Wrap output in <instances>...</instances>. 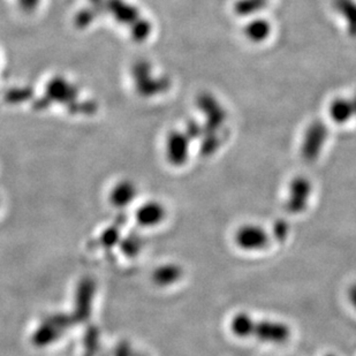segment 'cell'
Returning <instances> with one entry per match:
<instances>
[{"label": "cell", "instance_id": "obj_7", "mask_svg": "<svg viewBox=\"0 0 356 356\" xmlns=\"http://www.w3.org/2000/svg\"><path fill=\"white\" fill-rule=\"evenodd\" d=\"M184 278V268L178 263L168 262L159 264L152 273L154 285L159 289H168Z\"/></svg>", "mask_w": 356, "mask_h": 356}, {"label": "cell", "instance_id": "obj_12", "mask_svg": "<svg viewBox=\"0 0 356 356\" xmlns=\"http://www.w3.org/2000/svg\"><path fill=\"white\" fill-rule=\"evenodd\" d=\"M118 247L126 257H136L143 249V241L138 236H128L121 238Z\"/></svg>", "mask_w": 356, "mask_h": 356}, {"label": "cell", "instance_id": "obj_10", "mask_svg": "<svg viewBox=\"0 0 356 356\" xmlns=\"http://www.w3.org/2000/svg\"><path fill=\"white\" fill-rule=\"evenodd\" d=\"M254 325H255V319L249 316L248 314L238 313L233 317L229 327L234 336L245 339L252 336Z\"/></svg>", "mask_w": 356, "mask_h": 356}, {"label": "cell", "instance_id": "obj_6", "mask_svg": "<svg viewBox=\"0 0 356 356\" xmlns=\"http://www.w3.org/2000/svg\"><path fill=\"white\" fill-rule=\"evenodd\" d=\"M138 196V185L129 179H121L110 189L108 202L113 208L124 210L136 201Z\"/></svg>", "mask_w": 356, "mask_h": 356}, {"label": "cell", "instance_id": "obj_3", "mask_svg": "<svg viewBox=\"0 0 356 356\" xmlns=\"http://www.w3.org/2000/svg\"><path fill=\"white\" fill-rule=\"evenodd\" d=\"M313 193V185L306 178H296L291 182L289 196L286 198L285 209L292 215H298L306 210Z\"/></svg>", "mask_w": 356, "mask_h": 356}, {"label": "cell", "instance_id": "obj_18", "mask_svg": "<svg viewBox=\"0 0 356 356\" xmlns=\"http://www.w3.org/2000/svg\"><path fill=\"white\" fill-rule=\"evenodd\" d=\"M327 356H334V355H327Z\"/></svg>", "mask_w": 356, "mask_h": 356}, {"label": "cell", "instance_id": "obj_11", "mask_svg": "<svg viewBox=\"0 0 356 356\" xmlns=\"http://www.w3.org/2000/svg\"><path fill=\"white\" fill-rule=\"evenodd\" d=\"M94 293V282L90 280L81 282L78 293H76V310H78L76 313L80 314L82 316L83 315L87 316Z\"/></svg>", "mask_w": 356, "mask_h": 356}, {"label": "cell", "instance_id": "obj_15", "mask_svg": "<svg viewBox=\"0 0 356 356\" xmlns=\"http://www.w3.org/2000/svg\"><path fill=\"white\" fill-rule=\"evenodd\" d=\"M289 231V225L286 222H278L275 225V236H276V238H280V240H285Z\"/></svg>", "mask_w": 356, "mask_h": 356}, {"label": "cell", "instance_id": "obj_17", "mask_svg": "<svg viewBox=\"0 0 356 356\" xmlns=\"http://www.w3.org/2000/svg\"><path fill=\"white\" fill-rule=\"evenodd\" d=\"M348 299H350V305L354 307L356 310V285L352 286L348 291Z\"/></svg>", "mask_w": 356, "mask_h": 356}, {"label": "cell", "instance_id": "obj_1", "mask_svg": "<svg viewBox=\"0 0 356 356\" xmlns=\"http://www.w3.org/2000/svg\"><path fill=\"white\" fill-rule=\"evenodd\" d=\"M68 323V319L64 315H52L44 319L31 337L35 346H49L56 343L64 334Z\"/></svg>", "mask_w": 356, "mask_h": 356}, {"label": "cell", "instance_id": "obj_16", "mask_svg": "<svg viewBox=\"0 0 356 356\" xmlns=\"http://www.w3.org/2000/svg\"><path fill=\"white\" fill-rule=\"evenodd\" d=\"M119 350H117L115 356H131V347L129 345H121L118 347Z\"/></svg>", "mask_w": 356, "mask_h": 356}, {"label": "cell", "instance_id": "obj_19", "mask_svg": "<svg viewBox=\"0 0 356 356\" xmlns=\"http://www.w3.org/2000/svg\"><path fill=\"white\" fill-rule=\"evenodd\" d=\"M0 203H1V202H0Z\"/></svg>", "mask_w": 356, "mask_h": 356}, {"label": "cell", "instance_id": "obj_4", "mask_svg": "<svg viewBox=\"0 0 356 356\" xmlns=\"http://www.w3.org/2000/svg\"><path fill=\"white\" fill-rule=\"evenodd\" d=\"M234 241L238 248L248 252H256L266 248L269 243V236L261 226L245 224L236 229Z\"/></svg>", "mask_w": 356, "mask_h": 356}, {"label": "cell", "instance_id": "obj_13", "mask_svg": "<svg viewBox=\"0 0 356 356\" xmlns=\"http://www.w3.org/2000/svg\"><path fill=\"white\" fill-rule=\"evenodd\" d=\"M102 245L106 248H112L113 245H118L121 240L120 229L118 226L108 227L101 236Z\"/></svg>", "mask_w": 356, "mask_h": 356}, {"label": "cell", "instance_id": "obj_5", "mask_svg": "<svg viewBox=\"0 0 356 356\" xmlns=\"http://www.w3.org/2000/svg\"><path fill=\"white\" fill-rule=\"evenodd\" d=\"M292 332L285 323L276 321H259L255 322L252 336L259 341L269 343H284L289 339Z\"/></svg>", "mask_w": 356, "mask_h": 356}, {"label": "cell", "instance_id": "obj_9", "mask_svg": "<svg viewBox=\"0 0 356 356\" xmlns=\"http://www.w3.org/2000/svg\"><path fill=\"white\" fill-rule=\"evenodd\" d=\"M166 156L173 166L185 165L189 156V141L186 135L175 133L168 140Z\"/></svg>", "mask_w": 356, "mask_h": 356}, {"label": "cell", "instance_id": "obj_14", "mask_svg": "<svg viewBox=\"0 0 356 356\" xmlns=\"http://www.w3.org/2000/svg\"><path fill=\"white\" fill-rule=\"evenodd\" d=\"M268 29H269L268 24L256 22L254 26L249 27V35H250L252 38H255V40H259L268 34Z\"/></svg>", "mask_w": 356, "mask_h": 356}, {"label": "cell", "instance_id": "obj_8", "mask_svg": "<svg viewBox=\"0 0 356 356\" xmlns=\"http://www.w3.org/2000/svg\"><path fill=\"white\" fill-rule=\"evenodd\" d=\"M326 138H327V133L323 124L312 126L309 131H307L306 138L302 143L301 152H302L303 159L308 161H314L318 159Z\"/></svg>", "mask_w": 356, "mask_h": 356}, {"label": "cell", "instance_id": "obj_2", "mask_svg": "<svg viewBox=\"0 0 356 356\" xmlns=\"http://www.w3.org/2000/svg\"><path fill=\"white\" fill-rule=\"evenodd\" d=\"M168 217V209L159 200H148L138 205L134 212L135 222L143 229H155Z\"/></svg>", "mask_w": 356, "mask_h": 356}]
</instances>
